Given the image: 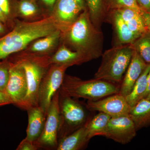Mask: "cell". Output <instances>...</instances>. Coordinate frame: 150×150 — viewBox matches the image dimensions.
I'll list each match as a JSON object with an SVG mask.
<instances>
[{
    "label": "cell",
    "mask_w": 150,
    "mask_h": 150,
    "mask_svg": "<svg viewBox=\"0 0 150 150\" xmlns=\"http://www.w3.org/2000/svg\"><path fill=\"white\" fill-rule=\"evenodd\" d=\"M59 28L53 15L37 21L16 22L11 31L0 37V61L24 50L34 40Z\"/></svg>",
    "instance_id": "6da1fadb"
},
{
    "label": "cell",
    "mask_w": 150,
    "mask_h": 150,
    "mask_svg": "<svg viewBox=\"0 0 150 150\" xmlns=\"http://www.w3.org/2000/svg\"><path fill=\"white\" fill-rule=\"evenodd\" d=\"M64 32L66 43L88 61L102 56L103 36L92 22L87 8Z\"/></svg>",
    "instance_id": "7a4b0ae2"
},
{
    "label": "cell",
    "mask_w": 150,
    "mask_h": 150,
    "mask_svg": "<svg viewBox=\"0 0 150 150\" xmlns=\"http://www.w3.org/2000/svg\"><path fill=\"white\" fill-rule=\"evenodd\" d=\"M120 86L116 84L95 79L82 80L76 77L65 75L59 92L73 98L96 100L119 93Z\"/></svg>",
    "instance_id": "3957f363"
},
{
    "label": "cell",
    "mask_w": 150,
    "mask_h": 150,
    "mask_svg": "<svg viewBox=\"0 0 150 150\" xmlns=\"http://www.w3.org/2000/svg\"><path fill=\"white\" fill-rule=\"evenodd\" d=\"M134 51L132 44H121L102 54V62L95 79L120 83L129 67Z\"/></svg>",
    "instance_id": "277c9868"
},
{
    "label": "cell",
    "mask_w": 150,
    "mask_h": 150,
    "mask_svg": "<svg viewBox=\"0 0 150 150\" xmlns=\"http://www.w3.org/2000/svg\"><path fill=\"white\" fill-rule=\"evenodd\" d=\"M14 60L23 67L26 75L27 93L19 107L27 110L30 108L38 105V90L40 82L50 65L48 59L45 58L18 56Z\"/></svg>",
    "instance_id": "5b68a950"
},
{
    "label": "cell",
    "mask_w": 150,
    "mask_h": 150,
    "mask_svg": "<svg viewBox=\"0 0 150 150\" xmlns=\"http://www.w3.org/2000/svg\"><path fill=\"white\" fill-rule=\"evenodd\" d=\"M59 107L60 122L59 141L83 126L88 119L85 108L82 105L71 97L60 92Z\"/></svg>",
    "instance_id": "8992f818"
},
{
    "label": "cell",
    "mask_w": 150,
    "mask_h": 150,
    "mask_svg": "<svg viewBox=\"0 0 150 150\" xmlns=\"http://www.w3.org/2000/svg\"><path fill=\"white\" fill-rule=\"evenodd\" d=\"M69 67L67 65L51 64L43 76L39 86L38 105L47 115L53 97L60 89Z\"/></svg>",
    "instance_id": "52a82bcc"
},
{
    "label": "cell",
    "mask_w": 150,
    "mask_h": 150,
    "mask_svg": "<svg viewBox=\"0 0 150 150\" xmlns=\"http://www.w3.org/2000/svg\"><path fill=\"white\" fill-rule=\"evenodd\" d=\"M59 98V90L51 100L42 134L34 142L38 149H56L58 146L60 122Z\"/></svg>",
    "instance_id": "ba28073f"
},
{
    "label": "cell",
    "mask_w": 150,
    "mask_h": 150,
    "mask_svg": "<svg viewBox=\"0 0 150 150\" xmlns=\"http://www.w3.org/2000/svg\"><path fill=\"white\" fill-rule=\"evenodd\" d=\"M10 77L5 93L13 104L19 107L27 91L26 75L23 67L15 60H10Z\"/></svg>",
    "instance_id": "9c48e42d"
},
{
    "label": "cell",
    "mask_w": 150,
    "mask_h": 150,
    "mask_svg": "<svg viewBox=\"0 0 150 150\" xmlns=\"http://www.w3.org/2000/svg\"><path fill=\"white\" fill-rule=\"evenodd\" d=\"M86 107L90 111L104 112L111 118L129 115L131 108L125 97L119 93L98 100H88Z\"/></svg>",
    "instance_id": "30bf717a"
},
{
    "label": "cell",
    "mask_w": 150,
    "mask_h": 150,
    "mask_svg": "<svg viewBox=\"0 0 150 150\" xmlns=\"http://www.w3.org/2000/svg\"><path fill=\"white\" fill-rule=\"evenodd\" d=\"M137 131L130 116L123 115L110 118L103 136L119 144H126L135 138Z\"/></svg>",
    "instance_id": "8fae6325"
},
{
    "label": "cell",
    "mask_w": 150,
    "mask_h": 150,
    "mask_svg": "<svg viewBox=\"0 0 150 150\" xmlns=\"http://www.w3.org/2000/svg\"><path fill=\"white\" fill-rule=\"evenodd\" d=\"M83 11L74 0H57L52 15L62 31L72 24Z\"/></svg>",
    "instance_id": "7c38bea8"
},
{
    "label": "cell",
    "mask_w": 150,
    "mask_h": 150,
    "mask_svg": "<svg viewBox=\"0 0 150 150\" xmlns=\"http://www.w3.org/2000/svg\"><path fill=\"white\" fill-rule=\"evenodd\" d=\"M148 65L134 49L131 62L120 86L119 93L125 97L129 95Z\"/></svg>",
    "instance_id": "4fadbf2b"
},
{
    "label": "cell",
    "mask_w": 150,
    "mask_h": 150,
    "mask_svg": "<svg viewBox=\"0 0 150 150\" xmlns=\"http://www.w3.org/2000/svg\"><path fill=\"white\" fill-rule=\"evenodd\" d=\"M26 110L28 115V126L26 129L25 138L35 142L43 132L46 115L38 105L30 108Z\"/></svg>",
    "instance_id": "5bb4252c"
},
{
    "label": "cell",
    "mask_w": 150,
    "mask_h": 150,
    "mask_svg": "<svg viewBox=\"0 0 150 150\" xmlns=\"http://www.w3.org/2000/svg\"><path fill=\"white\" fill-rule=\"evenodd\" d=\"M90 140L88 136L86 122L79 129L59 140L56 150H81L87 145Z\"/></svg>",
    "instance_id": "9a60e30c"
},
{
    "label": "cell",
    "mask_w": 150,
    "mask_h": 150,
    "mask_svg": "<svg viewBox=\"0 0 150 150\" xmlns=\"http://www.w3.org/2000/svg\"><path fill=\"white\" fill-rule=\"evenodd\" d=\"M61 35L62 30L59 28L46 36L36 39L31 43L28 51V54L22 56H26L30 54H31L28 56L20 57H35L36 54L40 55L47 54L53 50V48L58 44Z\"/></svg>",
    "instance_id": "2e32d148"
},
{
    "label": "cell",
    "mask_w": 150,
    "mask_h": 150,
    "mask_svg": "<svg viewBox=\"0 0 150 150\" xmlns=\"http://www.w3.org/2000/svg\"><path fill=\"white\" fill-rule=\"evenodd\" d=\"M88 62L85 56L76 51H73L66 45H62L48 59L49 64L67 65L69 67Z\"/></svg>",
    "instance_id": "e0dca14e"
},
{
    "label": "cell",
    "mask_w": 150,
    "mask_h": 150,
    "mask_svg": "<svg viewBox=\"0 0 150 150\" xmlns=\"http://www.w3.org/2000/svg\"><path fill=\"white\" fill-rule=\"evenodd\" d=\"M108 13L109 14L110 21L115 27L118 40L121 44H132L141 36L129 29L118 11H111Z\"/></svg>",
    "instance_id": "ac0fdd59"
},
{
    "label": "cell",
    "mask_w": 150,
    "mask_h": 150,
    "mask_svg": "<svg viewBox=\"0 0 150 150\" xmlns=\"http://www.w3.org/2000/svg\"><path fill=\"white\" fill-rule=\"evenodd\" d=\"M129 115L137 131L150 126V100L143 98L131 107Z\"/></svg>",
    "instance_id": "d6986e66"
},
{
    "label": "cell",
    "mask_w": 150,
    "mask_h": 150,
    "mask_svg": "<svg viewBox=\"0 0 150 150\" xmlns=\"http://www.w3.org/2000/svg\"><path fill=\"white\" fill-rule=\"evenodd\" d=\"M115 10L118 11L129 29L133 32L142 35L148 30L145 19L137 11L130 8Z\"/></svg>",
    "instance_id": "ffe728a7"
},
{
    "label": "cell",
    "mask_w": 150,
    "mask_h": 150,
    "mask_svg": "<svg viewBox=\"0 0 150 150\" xmlns=\"http://www.w3.org/2000/svg\"><path fill=\"white\" fill-rule=\"evenodd\" d=\"M150 70V64L148 65L134 85L132 91L125 96L127 102L131 107L144 98L147 88V79Z\"/></svg>",
    "instance_id": "44dd1931"
},
{
    "label": "cell",
    "mask_w": 150,
    "mask_h": 150,
    "mask_svg": "<svg viewBox=\"0 0 150 150\" xmlns=\"http://www.w3.org/2000/svg\"><path fill=\"white\" fill-rule=\"evenodd\" d=\"M106 13L111 11L130 8L137 11L145 19L148 25L150 13L146 12L139 6L136 0H103Z\"/></svg>",
    "instance_id": "7402d4cb"
},
{
    "label": "cell",
    "mask_w": 150,
    "mask_h": 150,
    "mask_svg": "<svg viewBox=\"0 0 150 150\" xmlns=\"http://www.w3.org/2000/svg\"><path fill=\"white\" fill-rule=\"evenodd\" d=\"M111 117L104 112H99L92 118L87 121L88 131L90 139L96 136H103L105 130Z\"/></svg>",
    "instance_id": "603a6c76"
},
{
    "label": "cell",
    "mask_w": 150,
    "mask_h": 150,
    "mask_svg": "<svg viewBox=\"0 0 150 150\" xmlns=\"http://www.w3.org/2000/svg\"><path fill=\"white\" fill-rule=\"evenodd\" d=\"M85 1L92 22L100 30V25L107 15L103 0H85Z\"/></svg>",
    "instance_id": "cb8c5ba5"
},
{
    "label": "cell",
    "mask_w": 150,
    "mask_h": 150,
    "mask_svg": "<svg viewBox=\"0 0 150 150\" xmlns=\"http://www.w3.org/2000/svg\"><path fill=\"white\" fill-rule=\"evenodd\" d=\"M133 47L146 64H150V31L142 34L132 43Z\"/></svg>",
    "instance_id": "d4e9b609"
},
{
    "label": "cell",
    "mask_w": 150,
    "mask_h": 150,
    "mask_svg": "<svg viewBox=\"0 0 150 150\" xmlns=\"http://www.w3.org/2000/svg\"><path fill=\"white\" fill-rule=\"evenodd\" d=\"M16 14L25 18H30L37 15L39 8L35 1L30 0H21L14 4Z\"/></svg>",
    "instance_id": "484cf974"
},
{
    "label": "cell",
    "mask_w": 150,
    "mask_h": 150,
    "mask_svg": "<svg viewBox=\"0 0 150 150\" xmlns=\"http://www.w3.org/2000/svg\"><path fill=\"white\" fill-rule=\"evenodd\" d=\"M10 63L7 58L0 61V91L5 92L9 79Z\"/></svg>",
    "instance_id": "4316f807"
},
{
    "label": "cell",
    "mask_w": 150,
    "mask_h": 150,
    "mask_svg": "<svg viewBox=\"0 0 150 150\" xmlns=\"http://www.w3.org/2000/svg\"><path fill=\"white\" fill-rule=\"evenodd\" d=\"M0 8L9 21L15 15L14 4L11 0H0Z\"/></svg>",
    "instance_id": "83f0119b"
},
{
    "label": "cell",
    "mask_w": 150,
    "mask_h": 150,
    "mask_svg": "<svg viewBox=\"0 0 150 150\" xmlns=\"http://www.w3.org/2000/svg\"><path fill=\"white\" fill-rule=\"evenodd\" d=\"M38 148L34 142H31L25 138L22 140L18 146L17 150H37Z\"/></svg>",
    "instance_id": "f1b7e54d"
},
{
    "label": "cell",
    "mask_w": 150,
    "mask_h": 150,
    "mask_svg": "<svg viewBox=\"0 0 150 150\" xmlns=\"http://www.w3.org/2000/svg\"><path fill=\"white\" fill-rule=\"evenodd\" d=\"M136 1L143 10L150 13V0H136Z\"/></svg>",
    "instance_id": "f546056e"
},
{
    "label": "cell",
    "mask_w": 150,
    "mask_h": 150,
    "mask_svg": "<svg viewBox=\"0 0 150 150\" xmlns=\"http://www.w3.org/2000/svg\"><path fill=\"white\" fill-rule=\"evenodd\" d=\"M11 104L12 103L6 93L0 91V106Z\"/></svg>",
    "instance_id": "4dcf8cb0"
},
{
    "label": "cell",
    "mask_w": 150,
    "mask_h": 150,
    "mask_svg": "<svg viewBox=\"0 0 150 150\" xmlns=\"http://www.w3.org/2000/svg\"><path fill=\"white\" fill-rule=\"evenodd\" d=\"M41 1L47 6L50 8H53L57 0H41Z\"/></svg>",
    "instance_id": "1f68e13d"
},
{
    "label": "cell",
    "mask_w": 150,
    "mask_h": 150,
    "mask_svg": "<svg viewBox=\"0 0 150 150\" xmlns=\"http://www.w3.org/2000/svg\"><path fill=\"white\" fill-rule=\"evenodd\" d=\"M7 28L6 25L0 21V37L7 33Z\"/></svg>",
    "instance_id": "d6a6232c"
},
{
    "label": "cell",
    "mask_w": 150,
    "mask_h": 150,
    "mask_svg": "<svg viewBox=\"0 0 150 150\" xmlns=\"http://www.w3.org/2000/svg\"><path fill=\"white\" fill-rule=\"evenodd\" d=\"M150 92V70L148 74L147 79V88L145 92L144 98H146Z\"/></svg>",
    "instance_id": "836d02e7"
},
{
    "label": "cell",
    "mask_w": 150,
    "mask_h": 150,
    "mask_svg": "<svg viewBox=\"0 0 150 150\" xmlns=\"http://www.w3.org/2000/svg\"><path fill=\"white\" fill-rule=\"evenodd\" d=\"M0 21L6 25L7 24V23L9 22L8 19L5 16L1 8H0Z\"/></svg>",
    "instance_id": "e575fe53"
},
{
    "label": "cell",
    "mask_w": 150,
    "mask_h": 150,
    "mask_svg": "<svg viewBox=\"0 0 150 150\" xmlns=\"http://www.w3.org/2000/svg\"><path fill=\"white\" fill-rule=\"evenodd\" d=\"M79 5L81 8L85 10L87 8L86 6L85 0H74Z\"/></svg>",
    "instance_id": "d590c367"
},
{
    "label": "cell",
    "mask_w": 150,
    "mask_h": 150,
    "mask_svg": "<svg viewBox=\"0 0 150 150\" xmlns=\"http://www.w3.org/2000/svg\"><path fill=\"white\" fill-rule=\"evenodd\" d=\"M147 28L148 30H150V15L149 18V22H148Z\"/></svg>",
    "instance_id": "8d00e7d4"
},
{
    "label": "cell",
    "mask_w": 150,
    "mask_h": 150,
    "mask_svg": "<svg viewBox=\"0 0 150 150\" xmlns=\"http://www.w3.org/2000/svg\"><path fill=\"white\" fill-rule=\"evenodd\" d=\"M146 98V99L148 100H150V92L149 94L146 97V98Z\"/></svg>",
    "instance_id": "74e56055"
},
{
    "label": "cell",
    "mask_w": 150,
    "mask_h": 150,
    "mask_svg": "<svg viewBox=\"0 0 150 150\" xmlns=\"http://www.w3.org/2000/svg\"><path fill=\"white\" fill-rule=\"evenodd\" d=\"M30 1H36L37 0H30Z\"/></svg>",
    "instance_id": "f35d334b"
}]
</instances>
